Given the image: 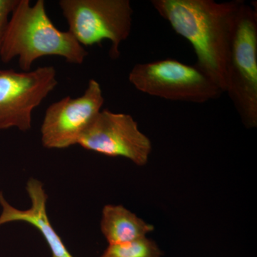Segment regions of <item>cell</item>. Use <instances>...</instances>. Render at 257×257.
<instances>
[{"mask_svg":"<svg viewBox=\"0 0 257 257\" xmlns=\"http://www.w3.org/2000/svg\"><path fill=\"white\" fill-rule=\"evenodd\" d=\"M242 1L152 0L159 15L191 44L198 68L225 92V69L235 19Z\"/></svg>","mask_w":257,"mask_h":257,"instance_id":"cell-1","label":"cell"},{"mask_svg":"<svg viewBox=\"0 0 257 257\" xmlns=\"http://www.w3.org/2000/svg\"><path fill=\"white\" fill-rule=\"evenodd\" d=\"M87 51L69 31L58 30L47 15L44 0L31 5L18 0L10 16L0 58L8 63L18 57L23 72H29L41 57L57 56L69 63L81 64Z\"/></svg>","mask_w":257,"mask_h":257,"instance_id":"cell-2","label":"cell"},{"mask_svg":"<svg viewBox=\"0 0 257 257\" xmlns=\"http://www.w3.org/2000/svg\"><path fill=\"white\" fill-rule=\"evenodd\" d=\"M225 92L247 128L257 125V10L241 2L230 40Z\"/></svg>","mask_w":257,"mask_h":257,"instance_id":"cell-3","label":"cell"},{"mask_svg":"<svg viewBox=\"0 0 257 257\" xmlns=\"http://www.w3.org/2000/svg\"><path fill=\"white\" fill-rule=\"evenodd\" d=\"M59 6L68 31L83 47L109 40L111 58L120 55V44L131 32L133 10L128 0H61Z\"/></svg>","mask_w":257,"mask_h":257,"instance_id":"cell-4","label":"cell"},{"mask_svg":"<svg viewBox=\"0 0 257 257\" xmlns=\"http://www.w3.org/2000/svg\"><path fill=\"white\" fill-rule=\"evenodd\" d=\"M128 81L140 92L172 101L204 103L223 93L197 66L173 59L136 64Z\"/></svg>","mask_w":257,"mask_h":257,"instance_id":"cell-5","label":"cell"},{"mask_svg":"<svg viewBox=\"0 0 257 257\" xmlns=\"http://www.w3.org/2000/svg\"><path fill=\"white\" fill-rule=\"evenodd\" d=\"M52 66L29 72L0 69V132L31 130L32 112L57 85Z\"/></svg>","mask_w":257,"mask_h":257,"instance_id":"cell-6","label":"cell"},{"mask_svg":"<svg viewBox=\"0 0 257 257\" xmlns=\"http://www.w3.org/2000/svg\"><path fill=\"white\" fill-rule=\"evenodd\" d=\"M104 102L100 84L90 79L82 96H67L47 108L41 126V141L47 149L78 145L81 137L101 111Z\"/></svg>","mask_w":257,"mask_h":257,"instance_id":"cell-7","label":"cell"},{"mask_svg":"<svg viewBox=\"0 0 257 257\" xmlns=\"http://www.w3.org/2000/svg\"><path fill=\"white\" fill-rule=\"evenodd\" d=\"M78 145L106 156L124 157L138 166L146 165L152 152L151 141L131 115L108 109L98 114Z\"/></svg>","mask_w":257,"mask_h":257,"instance_id":"cell-8","label":"cell"},{"mask_svg":"<svg viewBox=\"0 0 257 257\" xmlns=\"http://www.w3.org/2000/svg\"><path fill=\"white\" fill-rule=\"evenodd\" d=\"M26 190L31 206L28 209H17L5 199L3 192H0V226L11 222H25L31 224L40 231L48 245L52 257H74L57 231L51 224L47 212L48 197L44 184L37 179L30 178L27 182Z\"/></svg>","mask_w":257,"mask_h":257,"instance_id":"cell-9","label":"cell"},{"mask_svg":"<svg viewBox=\"0 0 257 257\" xmlns=\"http://www.w3.org/2000/svg\"><path fill=\"white\" fill-rule=\"evenodd\" d=\"M100 226L109 245L143 239L154 230L152 225L147 224L123 206L113 204L103 208Z\"/></svg>","mask_w":257,"mask_h":257,"instance_id":"cell-10","label":"cell"},{"mask_svg":"<svg viewBox=\"0 0 257 257\" xmlns=\"http://www.w3.org/2000/svg\"><path fill=\"white\" fill-rule=\"evenodd\" d=\"M162 251L155 241L147 239L121 244L109 245L100 257H161Z\"/></svg>","mask_w":257,"mask_h":257,"instance_id":"cell-11","label":"cell"},{"mask_svg":"<svg viewBox=\"0 0 257 257\" xmlns=\"http://www.w3.org/2000/svg\"><path fill=\"white\" fill-rule=\"evenodd\" d=\"M18 0H0V51L4 42L10 16Z\"/></svg>","mask_w":257,"mask_h":257,"instance_id":"cell-12","label":"cell"}]
</instances>
